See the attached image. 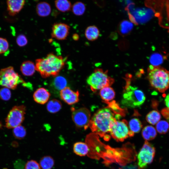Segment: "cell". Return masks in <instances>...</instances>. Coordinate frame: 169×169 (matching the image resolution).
Instances as JSON below:
<instances>
[{
  "label": "cell",
  "mask_w": 169,
  "mask_h": 169,
  "mask_svg": "<svg viewBox=\"0 0 169 169\" xmlns=\"http://www.w3.org/2000/svg\"><path fill=\"white\" fill-rule=\"evenodd\" d=\"M116 120V115L107 107L104 108L94 114L90 119L89 127L94 133L108 139L106 134L110 132Z\"/></svg>",
  "instance_id": "cell-1"
},
{
  "label": "cell",
  "mask_w": 169,
  "mask_h": 169,
  "mask_svg": "<svg viewBox=\"0 0 169 169\" xmlns=\"http://www.w3.org/2000/svg\"><path fill=\"white\" fill-rule=\"evenodd\" d=\"M66 59L53 53H49L44 58L36 59V70L43 78L56 76L64 67Z\"/></svg>",
  "instance_id": "cell-2"
},
{
  "label": "cell",
  "mask_w": 169,
  "mask_h": 169,
  "mask_svg": "<svg viewBox=\"0 0 169 169\" xmlns=\"http://www.w3.org/2000/svg\"><path fill=\"white\" fill-rule=\"evenodd\" d=\"M148 70L151 86L159 92L164 93L169 88V71L160 66L151 65Z\"/></svg>",
  "instance_id": "cell-3"
},
{
  "label": "cell",
  "mask_w": 169,
  "mask_h": 169,
  "mask_svg": "<svg viewBox=\"0 0 169 169\" xmlns=\"http://www.w3.org/2000/svg\"><path fill=\"white\" fill-rule=\"evenodd\" d=\"M146 97L143 92L136 86L130 85V80L126 79L121 104L128 108H136L140 106L144 103Z\"/></svg>",
  "instance_id": "cell-4"
},
{
  "label": "cell",
  "mask_w": 169,
  "mask_h": 169,
  "mask_svg": "<svg viewBox=\"0 0 169 169\" xmlns=\"http://www.w3.org/2000/svg\"><path fill=\"white\" fill-rule=\"evenodd\" d=\"M114 82V79L107 74V71H104L101 69H95L87 79V84L93 92L110 86Z\"/></svg>",
  "instance_id": "cell-5"
},
{
  "label": "cell",
  "mask_w": 169,
  "mask_h": 169,
  "mask_svg": "<svg viewBox=\"0 0 169 169\" xmlns=\"http://www.w3.org/2000/svg\"><path fill=\"white\" fill-rule=\"evenodd\" d=\"M22 84L26 86V83L16 72L12 66H9L0 70V85L11 89H16L18 85Z\"/></svg>",
  "instance_id": "cell-6"
},
{
  "label": "cell",
  "mask_w": 169,
  "mask_h": 169,
  "mask_svg": "<svg viewBox=\"0 0 169 169\" xmlns=\"http://www.w3.org/2000/svg\"><path fill=\"white\" fill-rule=\"evenodd\" d=\"M26 108L24 105L15 106L9 112L5 120V127L13 129L21 125L24 119Z\"/></svg>",
  "instance_id": "cell-7"
},
{
  "label": "cell",
  "mask_w": 169,
  "mask_h": 169,
  "mask_svg": "<svg viewBox=\"0 0 169 169\" xmlns=\"http://www.w3.org/2000/svg\"><path fill=\"white\" fill-rule=\"evenodd\" d=\"M155 154V148L146 141L138 155L139 168L140 169L144 168L148 164L151 163L153 161Z\"/></svg>",
  "instance_id": "cell-8"
},
{
  "label": "cell",
  "mask_w": 169,
  "mask_h": 169,
  "mask_svg": "<svg viewBox=\"0 0 169 169\" xmlns=\"http://www.w3.org/2000/svg\"><path fill=\"white\" fill-rule=\"evenodd\" d=\"M71 110L72 120L76 126L86 130L89 127L90 120V111L84 107L77 109L72 108Z\"/></svg>",
  "instance_id": "cell-9"
},
{
  "label": "cell",
  "mask_w": 169,
  "mask_h": 169,
  "mask_svg": "<svg viewBox=\"0 0 169 169\" xmlns=\"http://www.w3.org/2000/svg\"><path fill=\"white\" fill-rule=\"evenodd\" d=\"M127 121L123 119L116 120L113 124L110 133L112 137L117 141H123L130 136V130Z\"/></svg>",
  "instance_id": "cell-10"
},
{
  "label": "cell",
  "mask_w": 169,
  "mask_h": 169,
  "mask_svg": "<svg viewBox=\"0 0 169 169\" xmlns=\"http://www.w3.org/2000/svg\"><path fill=\"white\" fill-rule=\"evenodd\" d=\"M69 26L65 23H54L52 28L51 36L58 40H65L69 35Z\"/></svg>",
  "instance_id": "cell-11"
},
{
  "label": "cell",
  "mask_w": 169,
  "mask_h": 169,
  "mask_svg": "<svg viewBox=\"0 0 169 169\" xmlns=\"http://www.w3.org/2000/svg\"><path fill=\"white\" fill-rule=\"evenodd\" d=\"M60 95L61 99L69 105L74 104L79 101V91H74L69 87H66L61 90Z\"/></svg>",
  "instance_id": "cell-12"
},
{
  "label": "cell",
  "mask_w": 169,
  "mask_h": 169,
  "mask_svg": "<svg viewBox=\"0 0 169 169\" xmlns=\"http://www.w3.org/2000/svg\"><path fill=\"white\" fill-rule=\"evenodd\" d=\"M25 3L24 0H8L7 1V9L9 14L14 16L23 9Z\"/></svg>",
  "instance_id": "cell-13"
},
{
  "label": "cell",
  "mask_w": 169,
  "mask_h": 169,
  "mask_svg": "<svg viewBox=\"0 0 169 169\" xmlns=\"http://www.w3.org/2000/svg\"><path fill=\"white\" fill-rule=\"evenodd\" d=\"M50 94L45 89L40 88L37 90L33 94V98L37 103L44 104L48 100Z\"/></svg>",
  "instance_id": "cell-14"
},
{
  "label": "cell",
  "mask_w": 169,
  "mask_h": 169,
  "mask_svg": "<svg viewBox=\"0 0 169 169\" xmlns=\"http://www.w3.org/2000/svg\"><path fill=\"white\" fill-rule=\"evenodd\" d=\"M20 69L23 75L28 76L32 75L36 70L35 64L30 60L23 62L20 66Z\"/></svg>",
  "instance_id": "cell-15"
},
{
  "label": "cell",
  "mask_w": 169,
  "mask_h": 169,
  "mask_svg": "<svg viewBox=\"0 0 169 169\" xmlns=\"http://www.w3.org/2000/svg\"><path fill=\"white\" fill-rule=\"evenodd\" d=\"M36 10L38 15L43 17L49 15L51 11L50 4L44 2L38 3L36 5Z\"/></svg>",
  "instance_id": "cell-16"
},
{
  "label": "cell",
  "mask_w": 169,
  "mask_h": 169,
  "mask_svg": "<svg viewBox=\"0 0 169 169\" xmlns=\"http://www.w3.org/2000/svg\"><path fill=\"white\" fill-rule=\"evenodd\" d=\"M100 95L103 102L106 103L110 102L115 98V93L112 88L108 86L100 90Z\"/></svg>",
  "instance_id": "cell-17"
},
{
  "label": "cell",
  "mask_w": 169,
  "mask_h": 169,
  "mask_svg": "<svg viewBox=\"0 0 169 169\" xmlns=\"http://www.w3.org/2000/svg\"><path fill=\"white\" fill-rule=\"evenodd\" d=\"M74 152L79 156H84L89 151L88 146L86 143L79 141L74 143L73 146Z\"/></svg>",
  "instance_id": "cell-18"
},
{
  "label": "cell",
  "mask_w": 169,
  "mask_h": 169,
  "mask_svg": "<svg viewBox=\"0 0 169 169\" xmlns=\"http://www.w3.org/2000/svg\"><path fill=\"white\" fill-rule=\"evenodd\" d=\"M100 35V31L96 26L92 25L88 26L85 31V36L89 40L93 41L96 40Z\"/></svg>",
  "instance_id": "cell-19"
},
{
  "label": "cell",
  "mask_w": 169,
  "mask_h": 169,
  "mask_svg": "<svg viewBox=\"0 0 169 169\" xmlns=\"http://www.w3.org/2000/svg\"><path fill=\"white\" fill-rule=\"evenodd\" d=\"M142 135L146 141L151 140L154 139L157 135L156 129L151 125H147L143 128Z\"/></svg>",
  "instance_id": "cell-20"
},
{
  "label": "cell",
  "mask_w": 169,
  "mask_h": 169,
  "mask_svg": "<svg viewBox=\"0 0 169 169\" xmlns=\"http://www.w3.org/2000/svg\"><path fill=\"white\" fill-rule=\"evenodd\" d=\"M57 9L62 12L69 11L71 9L72 5L70 1L67 0H57L55 1Z\"/></svg>",
  "instance_id": "cell-21"
},
{
  "label": "cell",
  "mask_w": 169,
  "mask_h": 169,
  "mask_svg": "<svg viewBox=\"0 0 169 169\" xmlns=\"http://www.w3.org/2000/svg\"><path fill=\"white\" fill-rule=\"evenodd\" d=\"M109 108L115 115L121 116L125 115L126 111L125 109L120 108L118 104L114 101L105 103Z\"/></svg>",
  "instance_id": "cell-22"
},
{
  "label": "cell",
  "mask_w": 169,
  "mask_h": 169,
  "mask_svg": "<svg viewBox=\"0 0 169 169\" xmlns=\"http://www.w3.org/2000/svg\"><path fill=\"white\" fill-rule=\"evenodd\" d=\"M54 159L49 156H44L40 160L39 164L42 169H51L54 165Z\"/></svg>",
  "instance_id": "cell-23"
},
{
  "label": "cell",
  "mask_w": 169,
  "mask_h": 169,
  "mask_svg": "<svg viewBox=\"0 0 169 169\" xmlns=\"http://www.w3.org/2000/svg\"><path fill=\"white\" fill-rule=\"evenodd\" d=\"M129 127L130 131L134 135L135 133H139L140 131L142 125L138 119L133 118L129 121Z\"/></svg>",
  "instance_id": "cell-24"
},
{
  "label": "cell",
  "mask_w": 169,
  "mask_h": 169,
  "mask_svg": "<svg viewBox=\"0 0 169 169\" xmlns=\"http://www.w3.org/2000/svg\"><path fill=\"white\" fill-rule=\"evenodd\" d=\"M161 117V115L158 111L153 110L146 115V119L149 123L152 125H155L160 121Z\"/></svg>",
  "instance_id": "cell-25"
},
{
  "label": "cell",
  "mask_w": 169,
  "mask_h": 169,
  "mask_svg": "<svg viewBox=\"0 0 169 169\" xmlns=\"http://www.w3.org/2000/svg\"><path fill=\"white\" fill-rule=\"evenodd\" d=\"M61 107L62 105L60 101L55 99L49 101L47 105V110L51 113H55L58 112Z\"/></svg>",
  "instance_id": "cell-26"
},
{
  "label": "cell",
  "mask_w": 169,
  "mask_h": 169,
  "mask_svg": "<svg viewBox=\"0 0 169 169\" xmlns=\"http://www.w3.org/2000/svg\"><path fill=\"white\" fill-rule=\"evenodd\" d=\"M73 13L77 16H81L84 13L86 7L84 4L80 2L74 3L71 8Z\"/></svg>",
  "instance_id": "cell-27"
},
{
  "label": "cell",
  "mask_w": 169,
  "mask_h": 169,
  "mask_svg": "<svg viewBox=\"0 0 169 169\" xmlns=\"http://www.w3.org/2000/svg\"><path fill=\"white\" fill-rule=\"evenodd\" d=\"M26 131L25 127L19 125L13 129V134L17 139L21 140L24 138L26 135Z\"/></svg>",
  "instance_id": "cell-28"
},
{
  "label": "cell",
  "mask_w": 169,
  "mask_h": 169,
  "mask_svg": "<svg viewBox=\"0 0 169 169\" xmlns=\"http://www.w3.org/2000/svg\"><path fill=\"white\" fill-rule=\"evenodd\" d=\"M67 84L66 80L61 76H56L53 81V84L55 88L60 91L66 87Z\"/></svg>",
  "instance_id": "cell-29"
},
{
  "label": "cell",
  "mask_w": 169,
  "mask_h": 169,
  "mask_svg": "<svg viewBox=\"0 0 169 169\" xmlns=\"http://www.w3.org/2000/svg\"><path fill=\"white\" fill-rule=\"evenodd\" d=\"M156 129L159 133L166 134L169 130V123L164 120L159 121L156 124Z\"/></svg>",
  "instance_id": "cell-30"
},
{
  "label": "cell",
  "mask_w": 169,
  "mask_h": 169,
  "mask_svg": "<svg viewBox=\"0 0 169 169\" xmlns=\"http://www.w3.org/2000/svg\"><path fill=\"white\" fill-rule=\"evenodd\" d=\"M163 58L162 55L157 53L153 54L151 56L150 61L151 65L154 66H159L163 63Z\"/></svg>",
  "instance_id": "cell-31"
},
{
  "label": "cell",
  "mask_w": 169,
  "mask_h": 169,
  "mask_svg": "<svg viewBox=\"0 0 169 169\" xmlns=\"http://www.w3.org/2000/svg\"><path fill=\"white\" fill-rule=\"evenodd\" d=\"M133 27L132 23L130 22L125 21L122 22L120 26V32L123 34H126L129 33Z\"/></svg>",
  "instance_id": "cell-32"
},
{
  "label": "cell",
  "mask_w": 169,
  "mask_h": 169,
  "mask_svg": "<svg viewBox=\"0 0 169 169\" xmlns=\"http://www.w3.org/2000/svg\"><path fill=\"white\" fill-rule=\"evenodd\" d=\"M11 93L8 88L3 87L0 89V98L3 100H9L11 97Z\"/></svg>",
  "instance_id": "cell-33"
},
{
  "label": "cell",
  "mask_w": 169,
  "mask_h": 169,
  "mask_svg": "<svg viewBox=\"0 0 169 169\" xmlns=\"http://www.w3.org/2000/svg\"><path fill=\"white\" fill-rule=\"evenodd\" d=\"M9 48V44L7 40L5 38L0 37V54L6 52Z\"/></svg>",
  "instance_id": "cell-34"
},
{
  "label": "cell",
  "mask_w": 169,
  "mask_h": 169,
  "mask_svg": "<svg viewBox=\"0 0 169 169\" xmlns=\"http://www.w3.org/2000/svg\"><path fill=\"white\" fill-rule=\"evenodd\" d=\"M25 169H41L39 163L36 161L30 160L28 161L25 164Z\"/></svg>",
  "instance_id": "cell-35"
},
{
  "label": "cell",
  "mask_w": 169,
  "mask_h": 169,
  "mask_svg": "<svg viewBox=\"0 0 169 169\" xmlns=\"http://www.w3.org/2000/svg\"><path fill=\"white\" fill-rule=\"evenodd\" d=\"M16 42L20 47H23L27 44L28 41L27 37L23 34L18 35L16 38Z\"/></svg>",
  "instance_id": "cell-36"
},
{
  "label": "cell",
  "mask_w": 169,
  "mask_h": 169,
  "mask_svg": "<svg viewBox=\"0 0 169 169\" xmlns=\"http://www.w3.org/2000/svg\"><path fill=\"white\" fill-rule=\"evenodd\" d=\"M161 113L163 117L169 121V108L166 107L163 108L161 111Z\"/></svg>",
  "instance_id": "cell-37"
},
{
  "label": "cell",
  "mask_w": 169,
  "mask_h": 169,
  "mask_svg": "<svg viewBox=\"0 0 169 169\" xmlns=\"http://www.w3.org/2000/svg\"><path fill=\"white\" fill-rule=\"evenodd\" d=\"M165 102L166 106L169 108V93L166 96L165 99Z\"/></svg>",
  "instance_id": "cell-38"
},
{
  "label": "cell",
  "mask_w": 169,
  "mask_h": 169,
  "mask_svg": "<svg viewBox=\"0 0 169 169\" xmlns=\"http://www.w3.org/2000/svg\"><path fill=\"white\" fill-rule=\"evenodd\" d=\"M72 38L74 40H78L79 38V37L78 34L75 33L73 35Z\"/></svg>",
  "instance_id": "cell-39"
},
{
  "label": "cell",
  "mask_w": 169,
  "mask_h": 169,
  "mask_svg": "<svg viewBox=\"0 0 169 169\" xmlns=\"http://www.w3.org/2000/svg\"><path fill=\"white\" fill-rule=\"evenodd\" d=\"M2 125L1 123L0 122V128L1 127Z\"/></svg>",
  "instance_id": "cell-40"
}]
</instances>
